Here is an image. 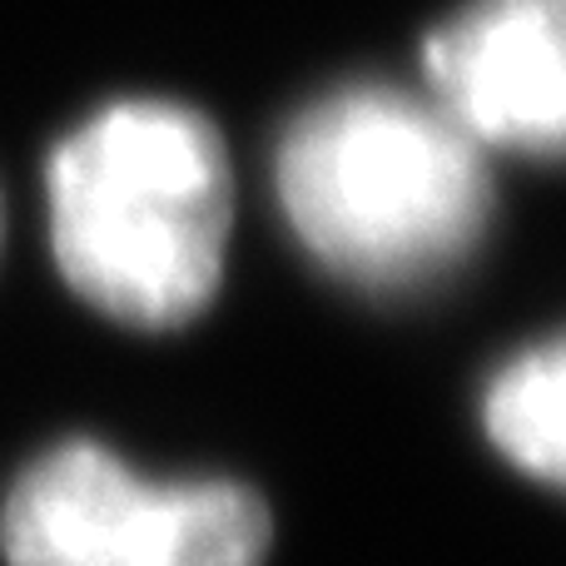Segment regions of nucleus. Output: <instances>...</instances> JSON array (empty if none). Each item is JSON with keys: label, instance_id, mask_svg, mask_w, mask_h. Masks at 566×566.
I'll return each instance as SVG.
<instances>
[{"label": "nucleus", "instance_id": "f257e3e1", "mask_svg": "<svg viewBox=\"0 0 566 566\" xmlns=\"http://www.w3.org/2000/svg\"><path fill=\"white\" fill-rule=\"evenodd\" d=\"M234 175L219 129L169 99H125L50 159V244L85 303L179 328L224 279Z\"/></svg>", "mask_w": 566, "mask_h": 566}, {"label": "nucleus", "instance_id": "20e7f679", "mask_svg": "<svg viewBox=\"0 0 566 566\" xmlns=\"http://www.w3.org/2000/svg\"><path fill=\"white\" fill-rule=\"evenodd\" d=\"M422 60L438 90V109L478 149H562V0H478L428 40Z\"/></svg>", "mask_w": 566, "mask_h": 566}, {"label": "nucleus", "instance_id": "f03ea898", "mask_svg": "<svg viewBox=\"0 0 566 566\" xmlns=\"http://www.w3.org/2000/svg\"><path fill=\"white\" fill-rule=\"evenodd\" d=\"M298 239L343 279L408 289L438 279L488 229L482 149L428 99L358 85L313 105L279 149Z\"/></svg>", "mask_w": 566, "mask_h": 566}, {"label": "nucleus", "instance_id": "39448f33", "mask_svg": "<svg viewBox=\"0 0 566 566\" xmlns=\"http://www.w3.org/2000/svg\"><path fill=\"white\" fill-rule=\"evenodd\" d=\"M562 398H566V353L557 338H547L542 348L517 353L492 378L488 402H482L488 438L522 472H532L542 482H562V468H566Z\"/></svg>", "mask_w": 566, "mask_h": 566}, {"label": "nucleus", "instance_id": "7ed1b4c3", "mask_svg": "<svg viewBox=\"0 0 566 566\" xmlns=\"http://www.w3.org/2000/svg\"><path fill=\"white\" fill-rule=\"evenodd\" d=\"M274 522L239 482H149L99 442L35 458L0 512L10 566H264Z\"/></svg>", "mask_w": 566, "mask_h": 566}]
</instances>
